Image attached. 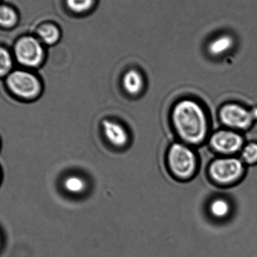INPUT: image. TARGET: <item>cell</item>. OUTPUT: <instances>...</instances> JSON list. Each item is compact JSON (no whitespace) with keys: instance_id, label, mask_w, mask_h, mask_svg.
<instances>
[{"instance_id":"1","label":"cell","mask_w":257,"mask_h":257,"mask_svg":"<svg viewBox=\"0 0 257 257\" xmlns=\"http://www.w3.org/2000/svg\"><path fill=\"white\" fill-rule=\"evenodd\" d=\"M173 121L180 136L187 142L199 143L206 136L207 120L205 113L193 101H182L175 106Z\"/></svg>"},{"instance_id":"2","label":"cell","mask_w":257,"mask_h":257,"mask_svg":"<svg viewBox=\"0 0 257 257\" xmlns=\"http://www.w3.org/2000/svg\"><path fill=\"white\" fill-rule=\"evenodd\" d=\"M171 169L176 176L188 178L196 170V160L193 151L181 144H175L169 154Z\"/></svg>"},{"instance_id":"3","label":"cell","mask_w":257,"mask_h":257,"mask_svg":"<svg viewBox=\"0 0 257 257\" xmlns=\"http://www.w3.org/2000/svg\"><path fill=\"white\" fill-rule=\"evenodd\" d=\"M7 83L10 90L22 99H34L41 91L40 82L37 78L25 71L12 72L8 77Z\"/></svg>"},{"instance_id":"4","label":"cell","mask_w":257,"mask_h":257,"mask_svg":"<svg viewBox=\"0 0 257 257\" xmlns=\"http://www.w3.org/2000/svg\"><path fill=\"white\" fill-rule=\"evenodd\" d=\"M15 54L21 64L29 67H36L43 60L44 51L36 39L23 38L15 47Z\"/></svg>"},{"instance_id":"5","label":"cell","mask_w":257,"mask_h":257,"mask_svg":"<svg viewBox=\"0 0 257 257\" xmlns=\"http://www.w3.org/2000/svg\"><path fill=\"white\" fill-rule=\"evenodd\" d=\"M243 172V166L236 159L216 160L210 168V173L216 181L228 184L238 179Z\"/></svg>"},{"instance_id":"6","label":"cell","mask_w":257,"mask_h":257,"mask_svg":"<svg viewBox=\"0 0 257 257\" xmlns=\"http://www.w3.org/2000/svg\"><path fill=\"white\" fill-rule=\"evenodd\" d=\"M222 121L229 126L246 128L251 125L253 117L252 112L238 105H227L220 111Z\"/></svg>"},{"instance_id":"7","label":"cell","mask_w":257,"mask_h":257,"mask_svg":"<svg viewBox=\"0 0 257 257\" xmlns=\"http://www.w3.org/2000/svg\"><path fill=\"white\" fill-rule=\"evenodd\" d=\"M211 143L217 151L229 154L241 148L243 139L239 135L232 132L220 131L212 136Z\"/></svg>"},{"instance_id":"8","label":"cell","mask_w":257,"mask_h":257,"mask_svg":"<svg viewBox=\"0 0 257 257\" xmlns=\"http://www.w3.org/2000/svg\"><path fill=\"white\" fill-rule=\"evenodd\" d=\"M105 136L113 145L123 147L128 142V134L124 128L115 122L104 120L102 122Z\"/></svg>"},{"instance_id":"9","label":"cell","mask_w":257,"mask_h":257,"mask_svg":"<svg viewBox=\"0 0 257 257\" xmlns=\"http://www.w3.org/2000/svg\"><path fill=\"white\" fill-rule=\"evenodd\" d=\"M232 45H233V39L227 35H223L214 39L210 43L208 51L212 55H221L229 51Z\"/></svg>"},{"instance_id":"10","label":"cell","mask_w":257,"mask_h":257,"mask_svg":"<svg viewBox=\"0 0 257 257\" xmlns=\"http://www.w3.org/2000/svg\"><path fill=\"white\" fill-rule=\"evenodd\" d=\"M123 85L128 93L138 94L143 87L142 75L136 71H128L123 78Z\"/></svg>"},{"instance_id":"11","label":"cell","mask_w":257,"mask_h":257,"mask_svg":"<svg viewBox=\"0 0 257 257\" xmlns=\"http://www.w3.org/2000/svg\"><path fill=\"white\" fill-rule=\"evenodd\" d=\"M39 34L44 42L49 45L56 43L60 38V31L54 25L43 26L39 29Z\"/></svg>"},{"instance_id":"12","label":"cell","mask_w":257,"mask_h":257,"mask_svg":"<svg viewBox=\"0 0 257 257\" xmlns=\"http://www.w3.org/2000/svg\"><path fill=\"white\" fill-rule=\"evenodd\" d=\"M64 187L69 193L78 194L84 191L86 183L79 177L70 176L65 180Z\"/></svg>"},{"instance_id":"13","label":"cell","mask_w":257,"mask_h":257,"mask_svg":"<svg viewBox=\"0 0 257 257\" xmlns=\"http://www.w3.org/2000/svg\"><path fill=\"white\" fill-rule=\"evenodd\" d=\"M230 207L227 202L223 199H216L210 206V211L216 218L222 219L229 214Z\"/></svg>"},{"instance_id":"14","label":"cell","mask_w":257,"mask_h":257,"mask_svg":"<svg viewBox=\"0 0 257 257\" xmlns=\"http://www.w3.org/2000/svg\"><path fill=\"white\" fill-rule=\"evenodd\" d=\"M95 0H66L71 11L77 14H84L93 8Z\"/></svg>"},{"instance_id":"15","label":"cell","mask_w":257,"mask_h":257,"mask_svg":"<svg viewBox=\"0 0 257 257\" xmlns=\"http://www.w3.org/2000/svg\"><path fill=\"white\" fill-rule=\"evenodd\" d=\"M16 21V14L12 9L6 6L0 7V25L6 27H13Z\"/></svg>"},{"instance_id":"16","label":"cell","mask_w":257,"mask_h":257,"mask_svg":"<svg viewBox=\"0 0 257 257\" xmlns=\"http://www.w3.org/2000/svg\"><path fill=\"white\" fill-rule=\"evenodd\" d=\"M12 60L10 54L5 49L0 48V76H4L10 72Z\"/></svg>"},{"instance_id":"17","label":"cell","mask_w":257,"mask_h":257,"mask_svg":"<svg viewBox=\"0 0 257 257\" xmlns=\"http://www.w3.org/2000/svg\"><path fill=\"white\" fill-rule=\"evenodd\" d=\"M243 157L248 163H253L257 161V145L250 144L246 147L243 152Z\"/></svg>"},{"instance_id":"18","label":"cell","mask_w":257,"mask_h":257,"mask_svg":"<svg viewBox=\"0 0 257 257\" xmlns=\"http://www.w3.org/2000/svg\"><path fill=\"white\" fill-rule=\"evenodd\" d=\"M3 246H4V236H3V232L0 229V252L3 250Z\"/></svg>"},{"instance_id":"19","label":"cell","mask_w":257,"mask_h":257,"mask_svg":"<svg viewBox=\"0 0 257 257\" xmlns=\"http://www.w3.org/2000/svg\"><path fill=\"white\" fill-rule=\"evenodd\" d=\"M252 114H253V117H254V118H256V117H257V108H255V109L253 110V111H252Z\"/></svg>"}]
</instances>
